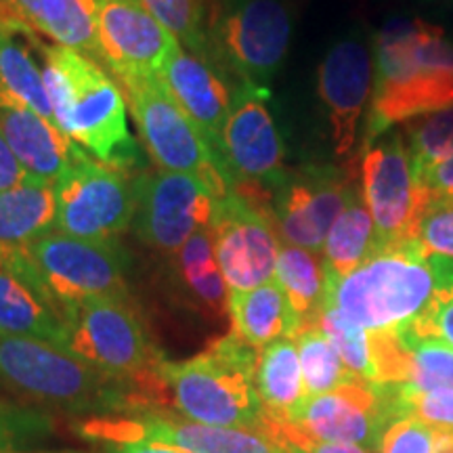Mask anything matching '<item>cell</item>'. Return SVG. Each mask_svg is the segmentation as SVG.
<instances>
[{
	"label": "cell",
	"mask_w": 453,
	"mask_h": 453,
	"mask_svg": "<svg viewBox=\"0 0 453 453\" xmlns=\"http://www.w3.org/2000/svg\"><path fill=\"white\" fill-rule=\"evenodd\" d=\"M453 107V42L422 17H395L373 36V93L365 143Z\"/></svg>",
	"instance_id": "6da1fadb"
},
{
	"label": "cell",
	"mask_w": 453,
	"mask_h": 453,
	"mask_svg": "<svg viewBox=\"0 0 453 453\" xmlns=\"http://www.w3.org/2000/svg\"><path fill=\"white\" fill-rule=\"evenodd\" d=\"M44 84L57 127L113 170L137 162V145L128 130L127 101L88 55L61 44L42 47Z\"/></svg>",
	"instance_id": "7a4b0ae2"
},
{
	"label": "cell",
	"mask_w": 453,
	"mask_h": 453,
	"mask_svg": "<svg viewBox=\"0 0 453 453\" xmlns=\"http://www.w3.org/2000/svg\"><path fill=\"white\" fill-rule=\"evenodd\" d=\"M0 382L32 396L90 418L147 410L151 399L127 382L107 376L70 349L47 340L0 334Z\"/></svg>",
	"instance_id": "3957f363"
},
{
	"label": "cell",
	"mask_w": 453,
	"mask_h": 453,
	"mask_svg": "<svg viewBox=\"0 0 453 453\" xmlns=\"http://www.w3.org/2000/svg\"><path fill=\"white\" fill-rule=\"evenodd\" d=\"M433 288L430 254L420 242H384L347 277H326L324 304L367 332H390L422 313Z\"/></svg>",
	"instance_id": "277c9868"
},
{
	"label": "cell",
	"mask_w": 453,
	"mask_h": 453,
	"mask_svg": "<svg viewBox=\"0 0 453 453\" xmlns=\"http://www.w3.org/2000/svg\"><path fill=\"white\" fill-rule=\"evenodd\" d=\"M257 349L235 330L185 361H162L164 387L194 422L260 430L265 420L257 393Z\"/></svg>",
	"instance_id": "5b68a950"
},
{
	"label": "cell",
	"mask_w": 453,
	"mask_h": 453,
	"mask_svg": "<svg viewBox=\"0 0 453 453\" xmlns=\"http://www.w3.org/2000/svg\"><path fill=\"white\" fill-rule=\"evenodd\" d=\"M65 349L107 376L154 399L164 387L162 357L122 298H90L65 313ZM166 388V387H164Z\"/></svg>",
	"instance_id": "8992f818"
},
{
	"label": "cell",
	"mask_w": 453,
	"mask_h": 453,
	"mask_svg": "<svg viewBox=\"0 0 453 453\" xmlns=\"http://www.w3.org/2000/svg\"><path fill=\"white\" fill-rule=\"evenodd\" d=\"M122 82L151 160L160 170L197 179L219 202L225 200L234 191V183L223 160L168 93L160 76H133Z\"/></svg>",
	"instance_id": "52a82bcc"
},
{
	"label": "cell",
	"mask_w": 453,
	"mask_h": 453,
	"mask_svg": "<svg viewBox=\"0 0 453 453\" xmlns=\"http://www.w3.org/2000/svg\"><path fill=\"white\" fill-rule=\"evenodd\" d=\"M26 252L64 319L67 311L84 300H127V257L113 240H82L50 231Z\"/></svg>",
	"instance_id": "ba28073f"
},
{
	"label": "cell",
	"mask_w": 453,
	"mask_h": 453,
	"mask_svg": "<svg viewBox=\"0 0 453 453\" xmlns=\"http://www.w3.org/2000/svg\"><path fill=\"white\" fill-rule=\"evenodd\" d=\"M292 27L288 0H226L208 42L242 84L267 90L290 49Z\"/></svg>",
	"instance_id": "9c48e42d"
},
{
	"label": "cell",
	"mask_w": 453,
	"mask_h": 453,
	"mask_svg": "<svg viewBox=\"0 0 453 453\" xmlns=\"http://www.w3.org/2000/svg\"><path fill=\"white\" fill-rule=\"evenodd\" d=\"M78 434L105 445H164L187 453H286L260 430L211 426L150 410L87 418L78 422Z\"/></svg>",
	"instance_id": "30bf717a"
},
{
	"label": "cell",
	"mask_w": 453,
	"mask_h": 453,
	"mask_svg": "<svg viewBox=\"0 0 453 453\" xmlns=\"http://www.w3.org/2000/svg\"><path fill=\"white\" fill-rule=\"evenodd\" d=\"M57 231L110 242L134 220V187L118 170L78 156L53 185Z\"/></svg>",
	"instance_id": "8fae6325"
},
{
	"label": "cell",
	"mask_w": 453,
	"mask_h": 453,
	"mask_svg": "<svg viewBox=\"0 0 453 453\" xmlns=\"http://www.w3.org/2000/svg\"><path fill=\"white\" fill-rule=\"evenodd\" d=\"M220 157L235 194H267L269 200L286 170L283 141L267 105V90L252 84H240L234 90Z\"/></svg>",
	"instance_id": "7c38bea8"
},
{
	"label": "cell",
	"mask_w": 453,
	"mask_h": 453,
	"mask_svg": "<svg viewBox=\"0 0 453 453\" xmlns=\"http://www.w3.org/2000/svg\"><path fill=\"white\" fill-rule=\"evenodd\" d=\"M361 197L376 234L384 242L416 240L426 197L413 177L410 151L401 128L370 141L361 151Z\"/></svg>",
	"instance_id": "4fadbf2b"
},
{
	"label": "cell",
	"mask_w": 453,
	"mask_h": 453,
	"mask_svg": "<svg viewBox=\"0 0 453 453\" xmlns=\"http://www.w3.org/2000/svg\"><path fill=\"white\" fill-rule=\"evenodd\" d=\"M355 189L336 166H304L283 174L271 189L267 217L283 243L319 254Z\"/></svg>",
	"instance_id": "5bb4252c"
},
{
	"label": "cell",
	"mask_w": 453,
	"mask_h": 453,
	"mask_svg": "<svg viewBox=\"0 0 453 453\" xmlns=\"http://www.w3.org/2000/svg\"><path fill=\"white\" fill-rule=\"evenodd\" d=\"M134 231L147 246L179 252L197 231L212 229L219 200L194 177L168 170L134 183Z\"/></svg>",
	"instance_id": "9a60e30c"
},
{
	"label": "cell",
	"mask_w": 453,
	"mask_h": 453,
	"mask_svg": "<svg viewBox=\"0 0 453 453\" xmlns=\"http://www.w3.org/2000/svg\"><path fill=\"white\" fill-rule=\"evenodd\" d=\"M372 93L373 38L370 41L364 32L353 30L326 50L317 70V97L338 157H349L355 151Z\"/></svg>",
	"instance_id": "2e32d148"
},
{
	"label": "cell",
	"mask_w": 453,
	"mask_h": 453,
	"mask_svg": "<svg viewBox=\"0 0 453 453\" xmlns=\"http://www.w3.org/2000/svg\"><path fill=\"white\" fill-rule=\"evenodd\" d=\"M214 254L226 286L246 292L275 280L280 240L265 212L231 191L219 202L212 225Z\"/></svg>",
	"instance_id": "e0dca14e"
},
{
	"label": "cell",
	"mask_w": 453,
	"mask_h": 453,
	"mask_svg": "<svg viewBox=\"0 0 453 453\" xmlns=\"http://www.w3.org/2000/svg\"><path fill=\"white\" fill-rule=\"evenodd\" d=\"M390 422L393 411L387 388L365 380L344 384L326 395L307 396L286 420L319 441L357 445L367 451L376 449Z\"/></svg>",
	"instance_id": "ac0fdd59"
},
{
	"label": "cell",
	"mask_w": 453,
	"mask_h": 453,
	"mask_svg": "<svg viewBox=\"0 0 453 453\" xmlns=\"http://www.w3.org/2000/svg\"><path fill=\"white\" fill-rule=\"evenodd\" d=\"M97 38L101 61L120 81L157 76L168 57L180 47L173 32L141 0H97Z\"/></svg>",
	"instance_id": "d6986e66"
},
{
	"label": "cell",
	"mask_w": 453,
	"mask_h": 453,
	"mask_svg": "<svg viewBox=\"0 0 453 453\" xmlns=\"http://www.w3.org/2000/svg\"><path fill=\"white\" fill-rule=\"evenodd\" d=\"M0 334L47 340L65 347V319L44 290L26 250L0 258Z\"/></svg>",
	"instance_id": "ffe728a7"
},
{
	"label": "cell",
	"mask_w": 453,
	"mask_h": 453,
	"mask_svg": "<svg viewBox=\"0 0 453 453\" xmlns=\"http://www.w3.org/2000/svg\"><path fill=\"white\" fill-rule=\"evenodd\" d=\"M0 134L13 151L27 179L55 185L82 150L59 127L30 107L0 101Z\"/></svg>",
	"instance_id": "44dd1931"
},
{
	"label": "cell",
	"mask_w": 453,
	"mask_h": 453,
	"mask_svg": "<svg viewBox=\"0 0 453 453\" xmlns=\"http://www.w3.org/2000/svg\"><path fill=\"white\" fill-rule=\"evenodd\" d=\"M157 76L220 157L223 130L234 99L223 78L206 61L191 55L183 47L168 57Z\"/></svg>",
	"instance_id": "7402d4cb"
},
{
	"label": "cell",
	"mask_w": 453,
	"mask_h": 453,
	"mask_svg": "<svg viewBox=\"0 0 453 453\" xmlns=\"http://www.w3.org/2000/svg\"><path fill=\"white\" fill-rule=\"evenodd\" d=\"M229 317L234 330L254 349H265L280 338H294L300 327L275 280L246 292L229 290Z\"/></svg>",
	"instance_id": "603a6c76"
},
{
	"label": "cell",
	"mask_w": 453,
	"mask_h": 453,
	"mask_svg": "<svg viewBox=\"0 0 453 453\" xmlns=\"http://www.w3.org/2000/svg\"><path fill=\"white\" fill-rule=\"evenodd\" d=\"M257 393L265 418L273 422H286L307 401L296 340L280 338L260 349Z\"/></svg>",
	"instance_id": "cb8c5ba5"
},
{
	"label": "cell",
	"mask_w": 453,
	"mask_h": 453,
	"mask_svg": "<svg viewBox=\"0 0 453 453\" xmlns=\"http://www.w3.org/2000/svg\"><path fill=\"white\" fill-rule=\"evenodd\" d=\"M57 229L53 185L27 183L0 194V252L27 250Z\"/></svg>",
	"instance_id": "d4e9b609"
},
{
	"label": "cell",
	"mask_w": 453,
	"mask_h": 453,
	"mask_svg": "<svg viewBox=\"0 0 453 453\" xmlns=\"http://www.w3.org/2000/svg\"><path fill=\"white\" fill-rule=\"evenodd\" d=\"M378 243L380 237L376 234V225L361 197V189L357 187L336 223L332 225L321 250L327 280L347 277L376 250Z\"/></svg>",
	"instance_id": "484cf974"
},
{
	"label": "cell",
	"mask_w": 453,
	"mask_h": 453,
	"mask_svg": "<svg viewBox=\"0 0 453 453\" xmlns=\"http://www.w3.org/2000/svg\"><path fill=\"white\" fill-rule=\"evenodd\" d=\"M275 281L286 294L298 326L317 324L326 300L324 258L304 248L283 243L275 265Z\"/></svg>",
	"instance_id": "4316f807"
},
{
	"label": "cell",
	"mask_w": 453,
	"mask_h": 453,
	"mask_svg": "<svg viewBox=\"0 0 453 453\" xmlns=\"http://www.w3.org/2000/svg\"><path fill=\"white\" fill-rule=\"evenodd\" d=\"M174 275L202 307L219 315L229 313V286L219 269L212 229L197 231L174 252Z\"/></svg>",
	"instance_id": "83f0119b"
},
{
	"label": "cell",
	"mask_w": 453,
	"mask_h": 453,
	"mask_svg": "<svg viewBox=\"0 0 453 453\" xmlns=\"http://www.w3.org/2000/svg\"><path fill=\"white\" fill-rule=\"evenodd\" d=\"M15 34L24 32L0 30V101H13L30 107L57 127L44 73L38 70L30 50L17 41Z\"/></svg>",
	"instance_id": "f1b7e54d"
},
{
	"label": "cell",
	"mask_w": 453,
	"mask_h": 453,
	"mask_svg": "<svg viewBox=\"0 0 453 453\" xmlns=\"http://www.w3.org/2000/svg\"><path fill=\"white\" fill-rule=\"evenodd\" d=\"M294 340H296L298 347L307 396L332 393V390L344 387V384L361 380V378H357L355 373L347 370V365L342 364V359H340L336 349L332 347L319 324L300 327Z\"/></svg>",
	"instance_id": "f546056e"
},
{
	"label": "cell",
	"mask_w": 453,
	"mask_h": 453,
	"mask_svg": "<svg viewBox=\"0 0 453 453\" xmlns=\"http://www.w3.org/2000/svg\"><path fill=\"white\" fill-rule=\"evenodd\" d=\"M405 137L413 177H422L430 168L453 157V107L399 127Z\"/></svg>",
	"instance_id": "4dcf8cb0"
},
{
	"label": "cell",
	"mask_w": 453,
	"mask_h": 453,
	"mask_svg": "<svg viewBox=\"0 0 453 453\" xmlns=\"http://www.w3.org/2000/svg\"><path fill=\"white\" fill-rule=\"evenodd\" d=\"M401 334L410 347V380L405 387L410 393H433V390H453V347L439 338H418Z\"/></svg>",
	"instance_id": "1f68e13d"
},
{
	"label": "cell",
	"mask_w": 453,
	"mask_h": 453,
	"mask_svg": "<svg viewBox=\"0 0 453 453\" xmlns=\"http://www.w3.org/2000/svg\"><path fill=\"white\" fill-rule=\"evenodd\" d=\"M434 288L428 304L401 332L418 338H439L453 347V258L430 257Z\"/></svg>",
	"instance_id": "d6a6232c"
},
{
	"label": "cell",
	"mask_w": 453,
	"mask_h": 453,
	"mask_svg": "<svg viewBox=\"0 0 453 453\" xmlns=\"http://www.w3.org/2000/svg\"><path fill=\"white\" fill-rule=\"evenodd\" d=\"M317 324L336 349V353L347 365L350 373H355L361 380L376 384V370H373L372 359V340L370 332L357 326L349 317H344L338 309L324 304L321 313L317 317Z\"/></svg>",
	"instance_id": "836d02e7"
},
{
	"label": "cell",
	"mask_w": 453,
	"mask_h": 453,
	"mask_svg": "<svg viewBox=\"0 0 453 453\" xmlns=\"http://www.w3.org/2000/svg\"><path fill=\"white\" fill-rule=\"evenodd\" d=\"M141 4L173 32L185 50L200 59L208 55L206 0H141Z\"/></svg>",
	"instance_id": "e575fe53"
},
{
	"label": "cell",
	"mask_w": 453,
	"mask_h": 453,
	"mask_svg": "<svg viewBox=\"0 0 453 453\" xmlns=\"http://www.w3.org/2000/svg\"><path fill=\"white\" fill-rule=\"evenodd\" d=\"M388 393L393 420L411 416L433 428L453 430V390H433V393H410L403 388L384 387Z\"/></svg>",
	"instance_id": "d590c367"
},
{
	"label": "cell",
	"mask_w": 453,
	"mask_h": 453,
	"mask_svg": "<svg viewBox=\"0 0 453 453\" xmlns=\"http://www.w3.org/2000/svg\"><path fill=\"white\" fill-rule=\"evenodd\" d=\"M416 240L430 257L453 258V200L428 203L418 223Z\"/></svg>",
	"instance_id": "8d00e7d4"
},
{
	"label": "cell",
	"mask_w": 453,
	"mask_h": 453,
	"mask_svg": "<svg viewBox=\"0 0 453 453\" xmlns=\"http://www.w3.org/2000/svg\"><path fill=\"white\" fill-rule=\"evenodd\" d=\"M437 428L411 416L396 418L384 428L378 441V453H433Z\"/></svg>",
	"instance_id": "74e56055"
},
{
	"label": "cell",
	"mask_w": 453,
	"mask_h": 453,
	"mask_svg": "<svg viewBox=\"0 0 453 453\" xmlns=\"http://www.w3.org/2000/svg\"><path fill=\"white\" fill-rule=\"evenodd\" d=\"M260 433L267 434L269 439H273L277 445H292L303 453H370L364 447L347 445V443H327V441H319L311 434L303 433L296 426L286 422H273L265 418Z\"/></svg>",
	"instance_id": "f35d334b"
},
{
	"label": "cell",
	"mask_w": 453,
	"mask_h": 453,
	"mask_svg": "<svg viewBox=\"0 0 453 453\" xmlns=\"http://www.w3.org/2000/svg\"><path fill=\"white\" fill-rule=\"evenodd\" d=\"M38 428V416L0 401V453H9L17 441L30 437Z\"/></svg>",
	"instance_id": "ab89813d"
},
{
	"label": "cell",
	"mask_w": 453,
	"mask_h": 453,
	"mask_svg": "<svg viewBox=\"0 0 453 453\" xmlns=\"http://www.w3.org/2000/svg\"><path fill=\"white\" fill-rule=\"evenodd\" d=\"M416 180L420 185L424 197H426V206L430 202L453 200V157L426 170Z\"/></svg>",
	"instance_id": "60d3db41"
},
{
	"label": "cell",
	"mask_w": 453,
	"mask_h": 453,
	"mask_svg": "<svg viewBox=\"0 0 453 453\" xmlns=\"http://www.w3.org/2000/svg\"><path fill=\"white\" fill-rule=\"evenodd\" d=\"M26 170L21 168V164L17 162V157L11 151L3 134H0V194L3 191L15 189V187L27 183Z\"/></svg>",
	"instance_id": "b9f144b4"
},
{
	"label": "cell",
	"mask_w": 453,
	"mask_h": 453,
	"mask_svg": "<svg viewBox=\"0 0 453 453\" xmlns=\"http://www.w3.org/2000/svg\"><path fill=\"white\" fill-rule=\"evenodd\" d=\"M105 453H187L164 445H107Z\"/></svg>",
	"instance_id": "7bdbcfd3"
},
{
	"label": "cell",
	"mask_w": 453,
	"mask_h": 453,
	"mask_svg": "<svg viewBox=\"0 0 453 453\" xmlns=\"http://www.w3.org/2000/svg\"><path fill=\"white\" fill-rule=\"evenodd\" d=\"M433 453H453V430L437 428Z\"/></svg>",
	"instance_id": "ee69618b"
},
{
	"label": "cell",
	"mask_w": 453,
	"mask_h": 453,
	"mask_svg": "<svg viewBox=\"0 0 453 453\" xmlns=\"http://www.w3.org/2000/svg\"><path fill=\"white\" fill-rule=\"evenodd\" d=\"M283 449H286V453H303L300 449H296V447H292V445H281Z\"/></svg>",
	"instance_id": "f6af8a7d"
},
{
	"label": "cell",
	"mask_w": 453,
	"mask_h": 453,
	"mask_svg": "<svg viewBox=\"0 0 453 453\" xmlns=\"http://www.w3.org/2000/svg\"><path fill=\"white\" fill-rule=\"evenodd\" d=\"M9 453H13V451H9ZM61 453H76V451H61Z\"/></svg>",
	"instance_id": "bcb514c9"
},
{
	"label": "cell",
	"mask_w": 453,
	"mask_h": 453,
	"mask_svg": "<svg viewBox=\"0 0 453 453\" xmlns=\"http://www.w3.org/2000/svg\"><path fill=\"white\" fill-rule=\"evenodd\" d=\"M0 258H3V252H0Z\"/></svg>",
	"instance_id": "7dc6e473"
}]
</instances>
